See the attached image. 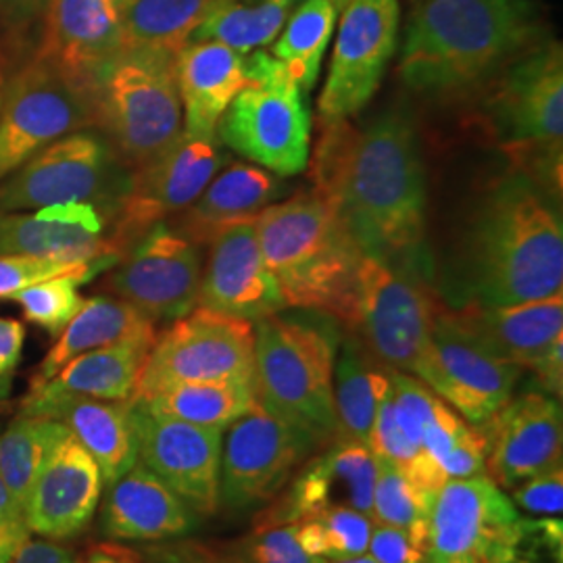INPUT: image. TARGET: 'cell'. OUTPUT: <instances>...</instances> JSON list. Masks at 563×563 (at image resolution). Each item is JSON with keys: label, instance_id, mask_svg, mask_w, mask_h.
<instances>
[{"label": "cell", "instance_id": "7dc6e473", "mask_svg": "<svg viewBox=\"0 0 563 563\" xmlns=\"http://www.w3.org/2000/svg\"><path fill=\"white\" fill-rule=\"evenodd\" d=\"M155 563H244L228 544L165 543L148 551Z\"/></svg>", "mask_w": 563, "mask_h": 563}, {"label": "cell", "instance_id": "d6986e66", "mask_svg": "<svg viewBox=\"0 0 563 563\" xmlns=\"http://www.w3.org/2000/svg\"><path fill=\"white\" fill-rule=\"evenodd\" d=\"M311 451L316 449L305 437L255 401L228 426L220 465V505L249 509L274 501Z\"/></svg>", "mask_w": 563, "mask_h": 563}, {"label": "cell", "instance_id": "484cf974", "mask_svg": "<svg viewBox=\"0 0 563 563\" xmlns=\"http://www.w3.org/2000/svg\"><path fill=\"white\" fill-rule=\"evenodd\" d=\"M21 413L63 423L92 455L104 486H111L139 462L130 401H101L80 395L30 390L21 402Z\"/></svg>", "mask_w": 563, "mask_h": 563}, {"label": "cell", "instance_id": "83f0119b", "mask_svg": "<svg viewBox=\"0 0 563 563\" xmlns=\"http://www.w3.org/2000/svg\"><path fill=\"white\" fill-rule=\"evenodd\" d=\"M101 509V532L113 541H169L197 528V514L141 462L111 486Z\"/></svg>", "mask_w": 563, "mask_h": 563}, {"label": "cell", "instance_id": "ba28073f", "mask_svg": "<svg viewBox=\"0 0 563 563\" xmlns=\"http://www.w3.org/2000/svg\"><path fill=\"white\" fill-rule=\"evenodd\" d=\"M244 60L251 84L225 109L218 139L278 178L297 176L309 163L311 142V115L301 86L280 60L263 51Z\"/></svg>", "mask_w": 563, "mask_h": 563}, {"label": "cell", "instance_id": "4dcf8cb0", "mask_svg": "<svg viewBox=\"0 0 563 563\" xmlns=\"http://www.w3.org/2000/svg\"><path fill=\"white\" fill-rule=\"evenodd\" d=\"M132 339H157L155 322L148 320L134 305L115 297L86 299L74 320L65 325L57 342L51 346L34 374L30 390L48 383L65 363L88 351Z\"/></svg>", "mask_w": 563, "mask_h": 563}, {"label": "cell", "instance_id": "9a60e30c", "mask_svg": "<svg viewBox=\"0 0 563 563\" xmlns=\"http://www.w3.org/2000/svg\"><path fill=\"white\" fill-rule=\"evenodd\" d=\"M201 276V246L163 222L121 255L104 288L155 323L176 322L197 307Z\"/></svg>", "mask_w": 563, "mask_h": 563}, {"label": "cell", "instance_id": "60d3db41", "mask_svg": "<svg viewBox=\"0 0 563 563\" xmlns=\"http://www.w3.org/2000/svg\"><path fill=\"white\" fill-rule=\"evenodd\" d=\"M432 495L423 493L411 481H407L401 472L380 462L378 481L374 488V507L372 520L388 523L407 530L418 543H428V516Z\"/></svg>", "mask_w": 563, "mask_h": 563}, {"label": "cell", "instance_id": "ac0fdd59", "mask_svg": "<svg viewBox=\"0 0 563 563\" xmlns=\"http://www.w3.org/2000/svg\"><path fill=\"white\" fill-rule=\"evenodd\" d=\"M139 462L167 484L197 516L220 509L223 430L165 418L130 399Z\"/></svg>", "mask_w": 563, "mask_h": 563}, {"label": "cell", "instance_id": "bcb514c9", "mask_svg": "<svg viewBox=\"0 0 563 563\" xmlns=\"http://www.w3.org/2000/svg\"><path fill=\"white\" fill-rule=\"evenodd\" d=\"M367 551L380 563H426V547L407 530L388 523L374 522Z\"/></svg>", "mask_w": 563, "mask_h": 563}, {"label": "cell", "instance_id": "d6a6232c", "mask_svg": "<svg viewBox=\"0 0 563 563\" xmlns=\"http://www.w3.org/2000/svg\"><path fill=\"white\" fill-rule=\"evenodd\" d=\"M153 342L155 339H132L88 351L65 363L36 390L80 395L101 401H130L136 395L142 367Z\"/></svg>", "mask_w": 563, "mask_h": 563}, {"label": "cell", "instance_id": "603a6c76", "mask_svg": "<svg viewBox=\"0 0 563 563\" xmlns=\"http://www.w3.org/2000/svg\"><path fill=\"white\" fill-rule=\"evenodd\" d=\"M257 220V218H255ZM255 220L234 223L209 242L197 307L255 323L286 307L263 262Z\"/></svg>", "mask_w": 563, "mask_h": 563}, {"label": "cell", "instance_id": "4fadbf2b", "mask_svg": "<svg viewBox=\"0 0 563 563\" xmlns=\"http://www.w3.org/2000/svg\"><path fill=\"white\" fill-rule=\"evenodd\" d=\"M222 163L220 139L181 134L159 157L134 169L111 218L109 242L113 251L121 257L153 225L188 209Z\"/></svg>", "mask_w": 563, "mask_h": 563}, {"label": "cell", "instance_id": "f546056e", "mask_svg": "<svg viewBox=\"0 0 563 563\" xmlns=\"http://www.w3.org/2000/svg\"><path fill=\"white\" fill-rule=\"evenodd\" d=\"M280 190V180L272 172L232 163L213 176L197 201L181 211L174 230L199 246L209 244L225 228L255 220Z\"/></svg>", "mask_w": 563, "mask_h": 563}, {"label": "cell", "instance_id": "30bf717a", "mask_svg": "<svg viewBox=\"0 0 563 563\" xmlns=\"http://www.w3.org/2000/svg\"><path fill=\"white\" fill-rule=\"evenodd\" d=\"M255 323L195 307L157 336L134 397L181 383H253Z\"/></svg>", "mask_w": 563, "mask_h": 563}, {"label": "cell", "instance_id": "9c48e42d", "mask_svg": "<svg viewBox=\"0 0 563 563\" xmlns=\"http://www.w3.org/2000/svg\"><path fill=\"white\" fill-rule=\"evenodd\" d=\"M439 305L422 272L363 257L353 318L344 330L384 367L416 376Z\"/></svg>", "mask_w": 563, "mask_h": 563}, {"label": "cell", "instance_id": "db71d44e", "mask_svg": "<svg viewBox=\"0 0 563 563\" xmlns=\"http://www.w3.org/2000/svg\"><path fill=\"white\" fill-rule=\"evenodd\" d=\"M51 0H0L2 7L13 11L15 15H38L46 11Z\"/></svg>", "mask_w": 563, "mask_h": 563}, {"label": "cell", "instance_id": "ab89813d", "mask_svg": "<svg viewBox=\"0 0 563 563\" xmlns=\"http://www.w3.org/2000/svg\"><path fill=\"white\" fill-rule=\"evenodd\" d=\"M369 449L380 462L395 467L401 472L407 481L422 488L428 495H437V490L446 483L441 467L434 463V460L418 446L407 441L402 434L397 418H395V405H393V386L384 395L376 422L369 434Z\"/></svg>", "mask_w": 563, "mask_h": 563}, {"label": "cell", "instance_id": "5bb4252c", "mask_svg": "<svg viewBox=\"0 0 563 563\" xmlns=\"http://www.w3.org/2000/svg\"><path fill=\"white\" fill-rule=\"evenodd\" d=\"M520 514L486 474L446 481L428 516L426 563H507Z\"/></svg>", "mask_w": 563, "mask_h": 563}, {"label": "cell", "instance_id": "f1b7e54d", "mask_svg": "<svg viewBox=\"0 0 563 563\" xmlns=\"http://www.w3.org/2000/svg\"><path fill=\"white\" fill-rule=\"evenodd\" d=\"M176 81L184 109V134L218 139V125L251 84L244 55L220 42H188L176 55Z\"/></svg>", "mask_w": 563, "mask_h": 563}, {"label": "cell", "instance_id": "cb8c5ba5", "mask_svg": "<svg viewBox=\"0 0 563 563\" xmlns=\"http://www.w3.org/2000/svg\"><path fill=\"white\" fill-rule=\"evenodd\" d=\"M123 51V0H51L41 59L88 95Z\"/></svg>", "mask_w": 563, "mask_h": 563}, {"label": "cell", "instance_id": "e575fe53", "mask_svg": "<svg viewBox=\"0 0 563 563\" xmlns=\"http://www.w3.org/2000/svg\"><path fill=\"white\" fill-rule=\"evenodd\" d=\"M151 411L180 422L225 430L255 405L253 383H181L151 397H132Z\"/></svg>", "mask_w": 563, "mask_h": 563}, {"label": "cell", "instance_id": "5b68a950", "mask_svg": "<svg viewBox=\"0 0 563 563\" xmlns=\"http://www.w3.org/2000/svg\"><path fill=\"white\" fill-rule=\"evenodd\" d=\"M336 351L334 328L280 313L255 322V401L313 449H325L336 439Z\"/></svg>", "mask_w": 563, "mask_h": 563}, {"label": "cell", "instance_id": "f5cc1de1", "mask_svg": "<svg viewBox=\"0 0 563 563\" xmlns=\"http://www.w3.org/2000/svg\"><path fill=\"white\" fill-rule=\"evenodd\" d=\"M84 563H142L132 551L115 544H97Z\"/></svg>", "mask_w": 563, "mask_h": 563}, {"label": "cell", "instance_id": "681fc988", "mask_svg": "<svg viewBox=\"0 0 563 563\" xmlns=\"http://www.w3.org/2000/svg\"><path fill=\"white\" fill-rule=\"evenodd\" d=\"M30 526L25 522V511L20 501L11 495L9 486L0 476V549L18 553L21 544L30 541Z\"/></svg>", "mask_w": 563, "mask_h": 563}, {"label": "cell", "instance_id": "4316f807", "mask_svg": "<svg viewBox=\"0 0 563 563\" xmlns=\"http://www.w3.org/2000/svg\"><path fill=\"white\" fill-rule=\"evenodd\" d=\"M446 309L488 353L530 372L563 341L562 292L518 305H462Z\"/></svg>", "mask_w": 563, "mask_h": 563}, {"label": "cell", "instance_id": "6da1fadb", "mask_svg": "<svg viewBox=\"0 0 563 563\" xmlns=\"http://www.w3.org/2000/svg\"><path fill=\"white\" fill-rule=\"evenodd\" d=\"M313 190L334 202L365 257L422 272L426 174L416 125L402 109L367 128L320 123Z\"/></svg>", "mask_w": 563, "mask_h": 563}, {"label": "cell", "instance_id": "1f68e13d", "mask_svg": "<svg viewBox=\"0 0 563 563\" xmlns=\"http://www.w3.org/2000/svg\"><path fill=\"white\" fill-rule=\"evenodd\" d=\"M390 390V367L376 362L362 342L346 332L334 363L336 439L369 446L378 407Z\"/></svg>", "mask_w": 563, "mask_h": 563}, {"label": "cell", "instance_id": "52a82bcc", "mask_svg": "<svg viewBox=\"0 0 563 563\" xmlns=\"http://www.w3.org/2000/svg\"><path fill=\"white\" fill-rule=\"evenodd\" d=\"M95 125L107 132L121 165L139 169L184 134L176 57L123 51L90 90Z\"/></svg>", "mask_w": 563, "mask_h": 563}, {"label": "cell", "instance_id": "7bdbcfd3", "mask_svg": "<svg viewBox=\"0 0 563 563\" xmlns=\"http://www.w3.org/2000/svg\"><path fill=\"white\" fill-rule=\"evenodd\" d=\"M102 269H107L104 263H57L25 255H0V299H13L34 284L60 276H76L88 282Z\"/></svg>", "mask_w": 563, "mask_h": 563}, {"label": "cell", "instance_id": "8fae6325", "mask_svg": "<svg viewBox=\"0 0 563 563\" xmlns=\"http://www.w3.org/2000/svg\"><path fill=\"white\" fill-rule=\"evenodd\" d=\"M128 178H118V155L92 132H74L48 144L0 180V211H27L65 202H92L115 213Z\"/></svg>", "mask_w": 563, "mask_h": 563}, {"label": "cell", "instance_id": "44dd1931", "mask_svg": "<svg viewBox=\"0 0 563 563\" xmlns=\"http://www.w3.org/2000/svg\"><path fill=\"white\" fill-rule=\"evenodd\" d=\"M378 472L380 460L369 446L334 441L322 455L302 465L286 493L269 501L272 507L253 526L295 523L332 507H351L372 516Z\"/></svg>", "mask_w": 563, "mask_h": 563}, {"label": "cell", "instance_id": "3957f363", "mask_svg": "<svg viewBox=\"0 0 563 563\" xmlns=\"http://www.w3.org/2000/svg\"><path fill=\"white\" fill-rule=\"evenodd\" d=\"M453 307H501L560 295L563 228L553 199L520 172L497 181L463 242Z\"/></svg>", "mask_w": 563, "mask_h": 563}, {"label": "cell", "instance_id": "7a4b0ae2", "mask_svg": "<svg viewBox=\"0 0 563 563\" xmlns=\"http://www.w3.org/2000/svg\"><path fill=\"white\" fill-rule=\"evenodd\" d=\"M543 42L534 0H409L399 76L432 99H470Z\"/></svg>", "mask_w": 563, "mask_h": 563}, {"label": "cell", "instance_id": "b9f144b4", "mask_svg": "<svg viewBox=\"0 0 563 563\" xmlns=\"http://www.w3.org/2000/svg\"><path fill=\"white\" fill-rule=\"evenodd\" d=\"M80 284L84 280L76 276H60L21 290L13 301L20 302L27 322L36 323L51 336H59L84 305L78 292Z\"/></svg>", "mask_w": 563, "mask_h": 563}, {"label": "cell", "instance_id": "ee69618b", "mask_svg": "<svg viewBox=\"0 0 563 563\" xmlns=\"http://www.w3.org/2000/svg\"><path fill=\"white\" fill-rule=\"evenodd\" d=\"M228 547L244 563H318L302 551L295 523L253 526L246 537Z\"/></svg>", "mask_w": 563, "mask_h": 563}, {"label": "cell", "instance_id": "7402d4cb", "mask_svg": "<svg viewBox=\"0 0 563 563\" xmlns=\"http://www.w3.org/2000/svg\"><path fill=\"white\" fill-rule=\"evenodd\" d=\"M111 220L92 202H65L25 211H0V255L57 263L120 262L109 242Z\"/></svg>", "mask_w": 563, "mask_h": 563}, {"label": "cell", "instance_id": "9f6ffc18", "mask_svg": "<svg viewBox=\"0 0 563 563\" xmlns=\"http://www.w3.org/2000/svg\"><path fill=\"white\" fill-rule=\"evenodd\" d=\"M13 558H15V553H13V551H9V549H0V563H11L13 562Z\"/></svg>", "mask_w": 563, "mask_h": 563}, {"label": "cell", "instance_id": "ffe728a7", "mask_svg": "<svg viewBox=\"0 0 563 563\" xmlns=\"http://www.w3.org/2000/svg\"><path fill=\"white\" fill-rule=\"evenodd\" d=\"M478 428L486 441L484 474L504 490L562 463V407L543 393L511 397Z\"/></svg>", "mask_w": 563, "mask_h": 563}, {"label": "cell", "instance_id": "8992f818", "mask_svg": "<svg viewBox=\"0 0 563 563\" xmlns=\"http://www.w3.org/2000/svg\"><path fill=\"white\" fill-rule=\"evenodd\" d=\"M483 121L514 169L551 199L562 197L563 55L547 41L514 60L481 92Z\"/></svg>", "mask_w": 563, "mask_h": 563}, {"label": "cell", "instance_id": "2e32d148", "mask_svg": "<svg viewBox=\"0 0 563 563\" xmlns=\"http://www.w3.org/2000/svg\"><path fill=\"white\" fill-rule=\"evenodd\" d=\"M522 376V367L504 362L474 341L449 309L439 305L430 344L416 374L465 422L481 426L505 402Z\"/></svg>", "mask_w": 563, "mask_h": 563}, {"label": "cell", "instance_id": "d590c367", "mask_svg": "<svg viewBox=\"0 0 563 563\" xmlns=\"http://www.w3.org/2000/svg\"><path fill=\"white\" fill-rule=\"evenodd\" d=\"M67 434L63 423L23 413L0 434V476L21 507L27 501L42 467Z\"/></svg>", "mask_w": 563, "mask_h": 563}, {"label": "cell", "instance_id": "74e56055", "mask_svg": "<svg viewBox=\"0 0 563 563\" xmlns=\"http://www.w3.org/2000/svg\"><path fill=\"white\" fill-rule=\"evenodd\" d=\"M334 21L336 4L332 0H305L274 44V57L286 67L301 90H311L318 81Z\"/></svg>", "mask_w": 563, "mask_h": 563}, {"label": "cell", "instance_id": "6f0895ef", "mask_svg": "<svg viewBox=\"0 0 563 563\" xmlns=\"http://www.w3.org/2000/svg\"><path fill=\"white\" fill-rule=\"evenodd\" d=\"M4 86H7V80H4V71H2V65H0V104H2V95H4Z\"/></svg>", "mask_w": 563, "mask_h": 563}, {"label": "cell", "instance_id": "8d00e7d4", "mask_svg": "<svg viewBox=\"0 0 563 563\" xmlns=\"http://www.w3.org/2000/svg\"><path fill=\"white\" fill-rule=\"evenodd\" d=\"M290 2L222 0L199 25L190 42H220L239 53H251L280 34Z\"/></svg>", "mask_w": 563, "mask_h": 563}, {"label": "cell", "instance_id": "c3c4849f", "mask_svg": "<svg viewBox=\"0 0 563 563\" xmlns=\"http://www.w3.org/2000/svg\"><path fill=\"white\" fill-rule=\"evenodd\" d=\"M25 344V328L20 320L0 316V401L11 393Z\"/></svg>", "mask_w": 563, "mask_h": 563}, {"label": "cell", "instance_id": "816d5d0a", "mask_svg": "<svg viewBox=\"0 0 563 563\" xmlns=\"http://www.w3.org/2000/svg\"><path fill=\"white\" fill-rule=\"evenodd\" d=\"M537 380L553 397H562L563 388V341L558 342L534 369Z\"/></svg>", "mask_w": 563, "mask_h": 563}, {"label": "cell", "instance_id": "d4e9b609", "mask_svg": "<svg viewBox=\"0 0 563 563\" xmlns=\"http://www.w3.org/2000/svg\"><path fill=\"white\" fill-rule=\"evenodd\" d=\"M102 486L92 455L67 434L30 490L23 505L25 522L46 541L74 539L95 518Z\"/></svg>", "mask_w": 563, "mask_h": 563}, {"label": "cell", "instance_id": "836d02e7", "mask_svg": "<svg viewBox=\"0 0 563 563\" xmlns=\"http://www.w3.org/2000/svg\"><path fill=\"white\" fill-rule=\"evenodd\" d=\"M220 2L123 0V51L176 57Z\"/></svg>", "mask_w": 563, "mask_h": 563}, {"label": "cell", "instance_id": "680465c9", "mask_svg": "<svg viewBox=\"0 0 563 563\" xmlns=\"http://www.w3.org/2000/svg\"><path fill=\"white\" fill-rule=\"evenodd\" d=\"M332 2H334V4H336V7H341V4H346V2H349V0H332Z\"/></svg>", "mask_w": 563, "mask_h": 563}, {"label": "cell", "instance_id": "7c38bea8", "mask_svg": "<svg viewBox=\"0 0 563 563\" xmlns=\"http://www.w3.org/2000/svg\"><path fill=\"white\" fill-rule=\"evenodd\" d=\"M95 125L90 95L38 59L4 86L0 104V180L42 148Z\"/></svg>", "mask_w": 563, "mask_h": 563}, {"label": "cell", "instance_id": "277c9868", "mask_svg": "<svg viewBox=\"0 0 563 563\" xmlns=\"http://www.w3.org/2000/svg\"><path fill=\"white\" fill-rule=\"evenodd\" d=\"M255 230L284 305L318 311L346 328L365 255L334 202L316 190L302 192L265 207Z\"/></svg>", "mask_w": 563, "mask_h": 563}, {"label": "cell", "instance_id": "f6af8a7d", "mask_svg": "<svg viewBox=\"0 0 563 563\" xmlns=\"http://www.w3.org/2000/svg\"><path fill=\"white\" fill-rule=\"evenodd\" d=\"M511 501L534 518H560L563 511L562 463L511 488Z\"/></svg>", "mask_w": 563, "mask_h": 563}, {"label": "cell", "instance_id": "f907efd6", "mask_svg": "<svg viewBox=\"0 0 563 563\" xmlns=\"http://www.w3.org/2000/svg\"><path fill=\"white\" fill-rule=\"evenodd\" d=\"M11 563H78L76 555L60 547V544L53 543V541H27L21 544L20 551L15 553L13 562Z\"/></svg>", "mask_w": 563, "mask_h": 563}, {"label": "cell", "instance_id": "91938a15", "mask_svg": "<svg viewBox=\"0 0 563 563\" xmlns=\"http://www.w3.org/2000/svg\"><path fill=\"white\" fill-rule=\"evenodd\" d=\"M276 2H290V0H276Z\"/></svg>", "mask_w": 563, "mask_h": 563}, {"label": "cell", "instance_id": "e0dca14e", "mask_svg": "<svg viewBox=\"0 0 563 563\" xmlns=\"http://www.w3.org/2000/svg\"><path fill=\"white\" fill-rule=\"evenodd\" d=\"M399 0H349L328 80L318 102L320 123L357 115L376 95L397 48Z\"/></svg>", "mask_w": 563, "mask_h": 563}, {"label": "cell", "instance_id": "f35d334b", "mask_svg": "<svg viewBox=\"0 0 563 563\" xmlns=\"http://www.w3.org/2000/svg\"><path fill=\"white\" fill-rule=\"evenodd\" d=\"M372 528V516L351 507H332L295 522L302 551L318 562L365 553Z\"/></svg>", "mask_w": 563, "mask_h": 563}, {"label": "cell", "instance_id": "11a10c76", "mask_svg": "<svg viewBox=\"0 0 563 563\" xmlns=\"http://www.w3.org/2000/svg\"><path fill=\"white\" fill-rule=\"evenodd\" d=\"M318 563H380L374 555H369L367 551L360 555H351V558H334V560H320Z\"/></svg>", "mask_w": 563, "mask_h": 563}]
</instances>
